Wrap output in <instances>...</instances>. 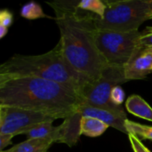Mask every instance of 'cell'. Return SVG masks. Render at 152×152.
<instances>
[{"label": "cell", "mask_w": 152, "mask_h": 152, "mask_svg": "<svg viewBox=\"0 0 152 152\" xmlns=\"http://www.w3.org/2000/svg\"><path fill=\"white\" fill-rule=\"evenodd\" d=\"M54 10L63 57L84 86L98 80L108 65L95 41L96 16L77 7V1L46 2Z\"/></svg>", "instance_id": "obj_1"}, {"label": "cell", "mask_w": 152, "mask_h": 152, "mask_svg": "<svg viewBox=\"0 0 152 152\" xmlns=\"http://www.w3.org/2000/svg\"><path fill=\"white\" fill-rule=\"evenodd\" d=\"M81 104L75 91L56 82L34 77L0 79V105L65 120L77 112Z\"/></svg>", "instance_id": "obj_2"}, {"label": "cell", "mask_w": 152, "mask_h": 152, "mask_svg": "<svg viewBox=\"0 0 152 152\" xmlns=\"http://www.w3.org/2000/svg\"><path fill=\"white\" fill-rule=\"evenodd\" d=\"M16 77H34L56 82L75 91L80 96L84 86L80 77L64 59L59 42L47 53L40 55L16 53L0 65V79Z\"/></svg>", "instance_id": "obj_3"}, {"label": "cell", "mask_w": 152, "mask_h": 152, "mask_svg": "<svg viewBox=\"0 0 152 152\" xmlns=\"http://www.w3.org/2000/svg\"><path fill=\"white\" fill-rule=\"evenodd\" d=\"M106 9L102 18H95L96 29L129 32L138 31L145 21L149 19L148 0H105Z\"/></svg>", "instance_id": "obj_4"}, {"label": "cell", "mask_w": 152, "mask_h": 152, "mask_svg": "<svg viewBox=\"0 0 152 152\" xmlns=\"http://www.w3.org/2000/svg\"><path fill=\"white\" fill-rule=\"evenodd\" d=\"M140 32L96 30L95 41L98 50L108 65L125 66L140 45Z\"/></svg>", "instance_id": "obj_5"}, {"label": "cell", "mask_w": 152, "mask_h": 152, "mask_svg": "<svg viewBox=\"0 0 152 152\" xmlns=\"http://www.w3.org/2000/svg\"><path fill=\"white\" fill-rule=\"evenodd\" d=\"M124 66L108 65L98 80L83 87L80 93L82 104L111 111L124 110L122 106L113 104L110 99L112 89L126 83Z\"/></svg>", "instance_id": "obj_6"}, {"label": "cell", "mask_w": 152, "mask_h": 152, "mask_svg": "<svg viewBox=\"0 0 152 152\" xmlns=\"http://www.w3.org/2000/svg\"><path fill=\"white\" fill-rule=\"evenodd\" d=\"M56 117L16 107L0 105V134L13 137L25 134L38 125L53 123Z\"/></svg>", "instance_id": "obj_7"}, {"label": "cell", "mask_w": 152, "mask_h": 152, "mask_svg": "<svg viewBox=\"0 0 152 152\" xmlns=\"http://www.w3.org/2000/svg\"><path fill=\"white\" fill-rule=\"evenodd\" d=\"M128 80H142L152 73V47L140 46L124 66Z\"/></svg>", "instance_id": "obj_8"}, {"label": "cell", "mask_w": 152, "mask_h": 152, "mask_svg": "<svg viewBox=\"0 0 152 152\" xmlns=\"http://www.w3.org/2000/svg\"><path fill=\"white\" fill-rule=\"evenodd\" d=\"M77 111L80 113L82 117H87L98 119L108 126H111L129 135V133L125 127V122L127 120V116L124 110L111 111L81 104L79 106Z\"/></svg>", "instance_id": "obj_9"}, {"label": "cell", "mask_w": 152, "mask_h": 152, "mask_svg": "<svg viewBox=\"0 0 152 152\" xmlns=\"http://www.w3.org/2000/svg\"><path fill=\"white\" fill-rule=\"evenodd\" d=\"M82 117L77 111L64 120V122L58 126L57 143H65L69 147L74 146L81 136L80 122Z\"/></svg>", "instance_id": "obj_10"}, {"label": "cell", "mask_w": 152, "mask_h": 152, "mask_svg": "<svg viewBox=\"0 0 152 152\" xmlns=\"http://www.w3.org/2000/svg\"><path fill=\"white\" fill-rule=\"evenodd\" d=\"M126 108L133 115L152 122L151 107L139 95L129 96L126 102Z\"/></svg>", "instance_id": "obj_11"}, {"label": "cell", "mask_w": 152, "mask_h": 152, "mask_svg": "<svg viewBox=\"0 0 152 152\" xmlns=\"http://www.w3.org/2000/svg\"><path fill=\"white\" fill-rule=\"evenodd\" d=\"M54 140L51 138L46 139H27L25 141L14 145L7 152H48Z\"/></svg>", "instance_id": "obj_12"}, {"label": "cell", "mask_w": 152, "mask_h": 152, "mask_svg": "<svg viewBox=\"0 0 152 152\" xmlns=\"http://www.w3.org/2000/svg\"><path fill=\"white\" fill-rule=\"evenodd\" d=\"M109 127L98 119L93 117H82L80 122V134L89 137H97L102 135Z\"/></svg>", "instance_id": "obj_13"}, {"label": "cell", "mask_w": 152, "mask_h": 152, "mask_svg": "<svg viewBox=\"0 0 152 152\" xmlns=\"http://www.w3.org/2000/svg\"><path fill=\"white\" fill-rule=\"evenodd\" d=\"M25 135L27 139L51 138L56 142L58 139V126H53V123H41L27 132Z\"/></svg>", "instance_id": "obj_14"}, {"label": "cell", "mask_w": 152, "mask_h": 152, "mask_svg": "<svg viewBox=\"0 0 152 152\" xmlns=\"http://www.w3.org/2000/svg\"><path fill=\"white\" fill-rule=\"evenodd\" d=\"M125 127L129 134H133L137 137L140 140H152V127L151 126L142 125L140 123H135L129 120L125 122Z\"/></svg>", "instance_id": "obj_15"}, {"label": "cell", "mask_w": 152, "mask_h": 152, "mask_svg": "<svg viewBox=\"0 0 152 152\" xmlns=\"http://www.w3.org/2000/svg\"><path fill=\"white\" fill-rule=\"evenodd\" d=\"M77 7L80 10L93 14L98 18H102L106 5L104 1L100 0H82L77 1Z\"/></svg>", "instance_id": "obj_16"}, {"label": "cell", "mask_w": 152, "mask_h": 152, "mask_svg": "<svg viewBox=\"0 0 152 152\" xmlns=\"http://www.w3.org/2000/svg\"><path fill=\"white\" fill-rule=\"evenodd\" d=\"M20 14L23 18L30 20L40 19V18H51L45 14L40 4L35 1H30L24 4L21 9Z\"/></svg>", "instance_id": "obj_17"}, {"label": "cell", "mask_w": 152, "mask_h": 152, "mask_svg": "<svg viewBox=\"0 0 152 152\" xmlns=\"http://www.w3.org/2000/svg\"><path fill=\"white\" fill-rule=\"evenodd\" d=\"M125 92L121 86H117L112 89L110 96V99L113 104L117 106H121L125 99Z\"/></svg>", "instance_id": "obj_18"}, {"label": "cell", "mask_w": 152, "mask_h": 152, "mask_svg": "<svg viewBox=\"0 0 152 152\" xmlns=\"http://www.w3.org/2000/svg\"><path fill=\"white\" fill-rule=\"evenodd\" d=\"M140 45L141 47H152V27H147L140 32Z\"/></svg>", "instance_id": "obj_19"}, {"label": "cell", "mask_w": 152, "mask_h": 152, "mask_svg": "<svg viewBox=\"0 0 152 152\" xmlns=\"http://www.w3.org/2000/svg\"><path fill=\"white\" fill-rule=\"evenodd\" d=\"M129 138L134 152H151L146 146L144 145L142 141L140 140L133 134H129Z\"/></svg>", "instance_id": "obj_20"}, {"label": "cell", "mask_w": 152, "mask_h": 152, "mask_svg": "<svg viewBox=\"0 0 152 152\" xmlns=\"http://www.w3.org/2000/svg\"><path fill=\"white\" fill-rule=\"evenodd\" d=\"M13 13L7 9H4L0 11V25L8 28L13 24Z\"/></svg>", "instance_id": "obj_21"}, {"label": "cell", "mask_w": 152, "mask_h": 152, "mask_svg": "<svg viewBox=\"0 0 152 152\" xmlns=\"http://www.w3.org/2000/svg\"><path fill=\"white\" fill-rule=\"evenodd\" d=\"M13 137V135L0 134V151H4V148H5L7 145L12 144Z\"/></svg>", "instance_id": "obj_22"}, {"label": "cell", "mask_w": 152, "mask_h": 152, "mask_svg": "<svg viewBox=\"0 0 152 152\" xmlns=\"http://www.w3.org/2000/svg\"><path fill=\"white\" fill-rule=\"evenodd\" d=\"M7 29L8 28H6V27L3 26V25H0V38L2 39L7 34V31H8Z\"/></svg>", "instance_id": "obj_23"}, {"label": "cell", "mask_w": 152, "mask_h": 152, "mask_svg": "<svg viewBox=\"0 0 152 152\" xmlns=\"http://www.w3.org/2000/svg\"><path fill=\"white\" fill-rule=\"evenodd\" d=\"M148 3H149V6H150L149 19H152V0H148Z\"/></svg>", "instance_id": "obj_24"}, {"label": "cell", "mask_w": 152, "mask_h": 152, "mask_svg": "<svg viewBox=\"0 0 152 152\" xmlns=\"http://www.w3.org/2000/svg\"><path fill=\"white\" fill-rule=\"evenodd\" d=\"M0 152H7V150H4V151H0Z\"/></svg>", "instance_id": "obj_25"}]
</instances>
